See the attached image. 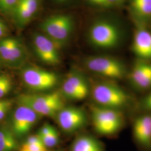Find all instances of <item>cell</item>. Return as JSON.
I'll return each mask as SVG.
<instances>
[{"label": "cell", "instance_id": "cell-1", "mask_svg": "<svg viewBox=\"0 0 151 151\" xmlns=\"http://www.w3.org/2000/svg\"><path fill=\"white\" fill-rule=\"evenodd\" d=\"M90 93L96 105L120 111L128 106L132 101L127 92L110 80L95 83Z\"/></svg>", "mask_w": 151, "mask_h": 151}, {"label": "cell", "instance_id": "cell-2", "mask_svg": "<svg viewBox=\"0 0 151 151\" xmlns=\"http://www.w3.org/2000/svg\"><path fill=\"white\" fill-rule=\"evenodd\" d=\"M17 104L32 109L40 116L54 118L65 106L63 97L60 91L24 93L17 99Z\"/></svg>", "mask_w": 151, "mask_h": 151}, {"label": "cell", "instance_id": "cell-3", "mask_svg": "<svg viewBox=\"0 0 151 151\" xmlns=\"http://www.w3.org/2000/svg\"><path fill=\"white\" fill-rule=\"evenodd\" d=\"M93 128L99 134L111 137L122 129L124 124L122 111L93 105L91 106Z\"/></svg>", "mask_w": 151, "mask_h": 151}, {"label": "cell", "instance_id": "cell-4", "mask_svg": "<svg viewBox=\"0 0 151 151\" xmlns=\"http://www.w3.org/2000/svg\"><path fill=\"white\" fill-rule=\"evenodd\" d=\"M73 18L67 14H57L45 19L39 25L42 33L60 49L68 43L73 32Z\"/></svg>", "mask_w": 151, "mask_h": 151}, {"label": "cell", "instance_id": "cell-5", "mask_svg": "<svg viewBox=\"0 0 151 151\" xmlns=\"http://www.w3.org/2000/svg\"><path fill=\"white\" fill-rule=\"evenodd\" d=\"M21 78L24 85L33 93L47 92L54 89L59 82L56 73L34 65L22 67Z\"/></svg>", "mask_w": 151, "mask_h": 151}, {"label": "cell", "instance_id": "cell-6", "mask_svg": "<svg viewBox=\"0 0 151 151\" xmlns=\"http://www.w3.org/2000/svg\"><path fill=\"white\" fill-rule=\"evenodd\" d=\"M84 64L87 69L110 81L123 79L127 70L123 62L109 56L96 55L87 57Z\"/></svg>", "mask_w": 151, "mask_h": 151}, {"label": "cell", "instance_id": "cell-7", "mask_svg": "<svg viewBox=\"0 0 151 151\" xmlns=\"http://www.w3.org/2000/svg\"><path fill=\"white\" fill-rule=\"evenodd\" d=\"M88 40L98 48L109 49L116 47L120 40L118 27L107 20H99L92 24L88 30Z\"/></svg>", "mask_w": 151, "mask_h": 151}, {"label": "cell", "instance_id": "cell-8", "mask_svg": "<svg viewBox=\"0 0 151 151\" xmlns=\"http://www.w3.org/2000/svg\"><path fill=\"white\" fill-rule=\"evenodd\" d=\"M28 58L24 44L19 38L7 36L0 39V60L2 65L10 68L25 66Z\"/></svg>", "mask_w": 151, "mask_h": 151}, {"label": "cell", "instance_id": "cell-9", "mask_svg": "<svg viewBox=\"0 0 151 151\" xmlns=\"http://www.w3.org/2000/svg\"><path fill=\"white\" fill-rule=\"evenodd\" d=\"M90 89L86 77L80 72L73 70L66 76L60 92L65 99L72 101H80L88 96Z\"/></svg>", "mask_w": 151, "mask_h": 151}, {"label": "cell", "instance_id": "cell-10", "mask_svg": "<svg viewBox=\"0 0 151 151\" xmlns=\"http://www.w3.org/2000/svg\"><path fill=\"white\" fill-rule=\"evenodd\" d=\"M39 116L30 108L18 104L12 112L10 128L17 139L24 137L32 129Z\"/></svg>", "mask_w": 151, "mask_h": 151}, {"label": "cell", "instance_id": "cell-11", "mask_svg": "<svg viewBox=\"0 0 151 151\" xmlns=\"http://www.w3.org/2000/svg\"><path fill=\"white\" fill-rule=\"evenodd\" d=\"M32 44L35 54L45 65H57L60 63V49L43 33L32 35Z\"/></svg>", "mask_w": 151, "mask_h": 151}, {"label": "cell", "instance_id": "cell-12", "mask_svg": "<svg viewBox=\"0 0 151 151\" xmlns=\"http://www.w3.org/2000/svg\"><path fill=\"white\" fill-rule=\"evenodd\" d=\"M60 128L65 133H72L83 128L87 123L86 112L76 106H64L55 116Z\"/></svg>", "mask_w": 151, "mask_h": 151}, {"label": "cell", "instance_id": "cell-13", "mask_svg": "<svg viewBox=\"0 0 151 151\" xmlns=\"http://www.w3.org/2000/svg\"><path fill=\"white\" fill-rule=\"evenodd\" d=\"M133 137L142 151H151V114L138 116L133 125Z\"/></svg>", "mask_w": 151, "mask_h": 151}, {"label": "cell", "instance_id": "cell-14", "mask_svg": "<svg viewBox=\"0 0 151 151\" xmlns=\"http://www.w3.org/2000/svg\"><path fill=\"white\" fill-rule=\"evenodd\" d=\"M40 0H19L10 15L14 24L19 29L25 27L36 15Z\"/></svg>", "mask_w": 151, "mask_h": 151}, {"label": "cell", "instance_id": "cell-15", "mask_svg": "<svg viewBox=\"0 0 151 151\" xmlns=\"http://www.w3.org/2000/svg\"><path fill=\"white\" fill-rule=\"evenodd\" d=\"M129 81L140 90L151 89V63L145 60L137 62L130 72Z\"/></svg>", "mask_w": 151, "mask_h": 151}, {"label": "cell", "instance_id": "cell-16", "mask_svg": "<svg viewBox=\"0 0 151 151\" xmlns=\"http://www.w3.org/2000/svg\"><path fill=\"white\" fill-rule=\"evenodd\" d=\"M133 53L142 60L151 58V33L145 29L135 32L132 44Z\"/></svg>", "mask_w": 151, "mask_h": 151}, {"label": "cell", "instance_id": "cell-17", "mask_svg": "<svg viewBox=\"0 0 151 151\" xmlns=\"http://www.w3.org/2000/svg\"><path fill=\"white\" fill-rule=\"evenodd\" d=\"M70 151H106L103 143L94 136L83 134L72 142Z\"/></svg>", "mask_w": 151, "mask_h": 151}, {"label": "cell", "instance_id": "cell-18", "mask_svg": "<svg viewBox=\"0 0 151 151\" xmlns=\"http://www.w3.org/2000/svg\"><path fill=\"white\" fill-rule=\"evenodd\" d=\"M20 146L10 127H0V151H19Z\"/></svg>", "mask_w": 151, "mask_h": 151}, {"label": "cell", "instance_id": "cell-19", "mask_svg": "<svg viewBox=\"0 0 151 151\" xmlns=\"http://www.w3.org/2000/svg\"><path fill=\"white\" fill-rule=\"evenodd\" d=\"M130 6L138 18L145 19L151 17V0H132Z\"/></svg>", "mask_w": 151, "mask_h": 151}, {"label": "cell", "instance_id": "cell-20", "mask_svg": "<svg viewBox=\"0 0 151 151\" xmlns=\"http://www.w3.org/2000/svg\"><path fill=\"white\" fill-rule=\"evenodd\" d=\"M19 151H48L40 138L37 135L29 136L20 146Z\"/></svg>", "mask_w": 151, "mask_h": 151}, {"label": "cell", "instance_id": "cell-21", "mask_svg": "<svg viewBox=\"0 0 151 151\" xmlns=\"http://www.w3.org/2000/svg\"><path fill=\"white\" fill-rule=\"evenodd\" d=\"M13 87L11 77L7 74H0V100L10 93Z\"/></svg>", "mask_w": 151, "mask_h": 151}, {"label": "cell", "instance_id": "cell-22", "mask_svg": "<svg viewBox=\"0 0 151 151\" xmlns=\"http://www.w3.org/2000/svg\"><path fill=\"white\" fill-rule=\"evenodd\" d=\"M19 0H0V14L10 16Z\"/></svg>", "mask_w": 151, "mask_h": 151}, {"label": "cell", "instance_id": "cell-23", "mask_svg": "<svg viewBox=\"0 0 151 151\" xmlns=\"http://www.w3.org/2000/svg\"><path fill=\"white\" fill-rule=\"evenodd\" d=\"M45 147L48 148H52L57 146L60 140L59 134L57 130L55 129L49 135L40 138Z\"/></svg>", "mask_w": 151, "mask_h": 151}, {"label": "cell", "instance_id": "cell-24", "mask_svg": "<svg viewBox=\"0 0 151 151\" xmlns=\"http://www.w3.org/2000/svg\"><path fill=\"white\" fill-rule=\"evenodd\" d=\"M14 102L10 99L0 100V122L4 119L10 111Z\"/></svg>", "mask_w": 151, "mask_h": 151}, {"label": "cell", "instance_id": "cell-25", "mask_svg": "<svg viewBox=\"0 0 151 151\" xmlns=\"http://www.w3.org/2000/svg\"><path fill=\"white\" fill-rule=\"evenodd\" d=\"M10 29L7 22L0 17V39L9 35Z\"/></svg>", "mask_w": 151, "mask_h": 151}, {"label": "cell", "instance_id": "cell-26", "mask_svg": "<svg viewBox=\"0 0 151 151\" xmlns=\"http://www.w3.org/2000/svg\"><path fill=\"white\" fill-rule=\"evenodd\" d=\"M55 129L54 127L49 124H45L42 126L40 129L39 130L37 135L40 138H43L47 135H49Z\"/></svg>", "mask_w": 151, "mask_h": 151}, {"label": "cell", "instance_id": "cell-27", "mask_svg": "<svg viewBox=\"0 0 151 151\" xmlns=\"http://www.w3.org/2000/svg\"><path fill=\"white\" fill-rule=\"evenodd\" d=\"M142 105V108L151 113V91L143 99Z\"/></svg>", "mask_w": 151, "mask_h": 151}, {"label": "cell", "instance_id": "cell-28", "mask_svg": "<svg viewBox=\"0 0 151 151\" xmlns=\"http://www.w3.org/2000/svg\"><path fill=\"white\" fill-rule=\"evenodd\" d=\"M91 4L95 5L101 7H109V5L106 0H88Z\"/></svg>", "mask_w": 151, "mask_h": 151}, {"label": "cell", "instance_id": "cell-29", "mask_svg": "<svg viewBox=\"0 0 151 151\" xmlns=\"http://www.w3.org/2000/svg\"><path fill=\"white\" fill-rule=\"evenodd\" d=\"M107 2L109 4V5L110 6L113 5L114 4H119L120 2H122L123 0H106Z\"/></svg>", "mask_w": 151, "mask_h": 151}, {"label": "cell", "instance_id": "cell-30", "mask_svg": "<svg viewBox=\"0 0 151 151\" xmlns=\"http://www.w3.org/2000/svg\"><path fill=\"white\" fill-rule=\"evenodd\" d=\"M57 2H67L69 0H55Z\"/></svg>", "mask_w": 151, "mask_h": 151}, {"label": "cell", "instance_id": "cell-31", "mask_svg": "<svg viewBox=\"0 0 151 151\" xmlns=\"http://www.w3.org/2000/svg\"><path fill=\"white\" fill-rule=\"evenodd\" d=\"M2 64L1 61V60H0V69H1V67H2Z\"/></svg>", "mask_w": 151, "mask_h": 151}]
</instances>
